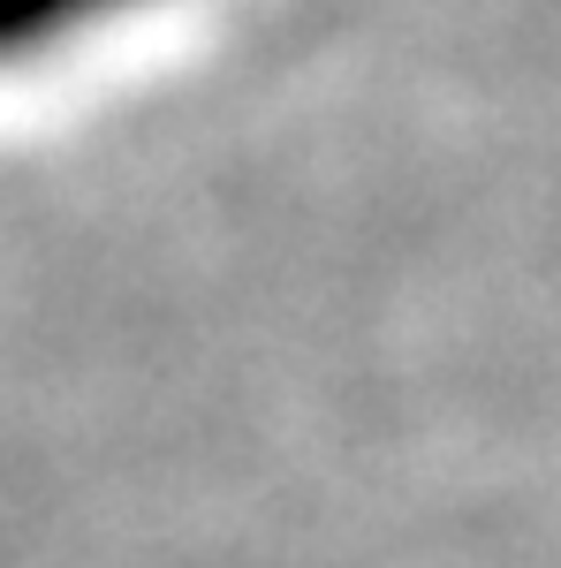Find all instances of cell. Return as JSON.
Returning a JSON list of instances; mask_svg holds the SVG:
<instances>
[{"label": "cell", "mask_w": 561, "mask_h": 568, "mask_svg": "<svg viewBox=\"0 0 561 568\" xmlns=\"http://www.w3.org/2000/svg\"><path fill=\"white\" fill-rule=\"evenodd\" d=\"M130 0H0V69H23L53 45H69L77 31L122 16Z\"/></svg>", "instance_id": "6da1fadb"}]
</instances>
